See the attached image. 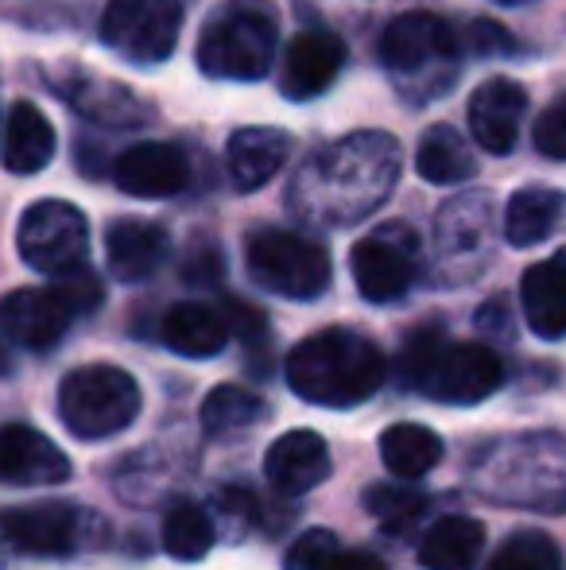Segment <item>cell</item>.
I'll return each mask as SVG.
<instances>
[{"label":"cell","instance_id":"17","mask_svg":"<svg viewBox=\"0 0 566 570\" xmlns=\"http://www.w3.org/2000/svg\"><path fill=\"white\" fill-rule=\"evenodd\" d=\"M113 179L132 198H171L190 183V164L175 144H137L117 156Z\"/></svg>","mask_w":566,"mask_h":570},{"label":"cell","instance_id":"4","mask_svg":"<svg viewBox=\"0 0 566 570\" xmlns=\"http://www.w3.org/2000/svg\"><path fill=\"white\" fill-rule=\"evenodd\" d=\"M380 59L404 98L427 101L450 90L461 67V39L443 16L404 12L380 36Z\"/></svg>","mask_w":566,"mask_h":570},{"label":"cell","instance_id":"19","mask_svg":"<svg viewBox=\"0 0 566 570\" xmlns=\"http://www.w3.org/2000/svg\"><path fill=\"white\" fill-rule=\"evenodd\" d=\"M54 90H59V98H67L82 117L101 120V125H113V128L143 125V114H148V109H143V101L137 98V94L125 90L121 82L86 75V70H78V67L62 70Z\"/></svg>","mask_w":566,"mask_h":570},{"label":"cell","instance_id":"10","mask_svg":"<svg viewBox=\"0 0 566 570\" xmlns=\"http://www.w3.org/2000/svg\"><path fill=\"white\" fill-rule=\"evenodd\" d=\"M16 245L28 268L43 272V276H70V272L86 268V253H90V222L78 206L59 203V198H43V203L28 206L20 218Z\"/></svg>","mask_w":566,"mask_h":570},{"label":"cell","instance_id":"26","mask_svg":"<svg viewBox=\"0 0 566 570\" xmlns=\"http://www.w3.org/2000/svg\"><path fill=\"white\" fill-rule=\"evenodd\" d=\"M563 195L559 190H547V187H528V190H516L505 206V240L516 248H528L539 245L555 233L563 218Z\"/></svg>","mask_w":566,"mask_h":570},{"label":"cell","instance_id":"33","mask_svg":"<svg viewBox=\"0 0 566 570\" xmlns=\"http://www.w3.org/2000/svg\"><path fill=\"white\" fill-rule=\"evenodd\" d=\"M485 570H563V556L552 535L524 528V532H513L500 543Z\"/></svg>","mask_w":566,"mask_h":570},{"label":"cell","instance_id":"20","mask_svg":"<svg viewBox=\"0 0 566 570\" xmlns=\"http://www.w3.org/2000/svg\"><path fill=\"white\" fill-rule=\"evenodd\" d=\"M287 156H291V136L268 125L237 128L226 148L229 175H234L237 190H257L265 183H272L284 171Z\"/></svg>","mask_w":566,"mask_h":570},{"label":"cell","instance_id":"3","mask_svg":"<svg viewBox=\"0 0 566 570\" xmlns=\"http://www.w3.org/2000/svg\"><path fill=\"white\" fill-rule=\"evenodd\" d=\"M400 381L438 404H481L500 389L505 365L481 342H454L446 326L427 323L400 350Z\"/></svg>","mask_w":566,"mask_h":570},{"label":"cell","instance_id":"11","mask_svg":"<svg viewBox=\"0 0 566 570\" xmlns=\"http://www.w3.org/2000/svg\"><path fill=\"white\" fill-rule=\"evenodd\" d=\"M182 31L179 0H109L101 16V39L121 59L156 67L167 62Z\"/></svg>","mask_w":566,"mask_h":570},{"label":"cell","instance_id":"12","mask_svg":"<svg viewBox=\"0 0 566 570\" xmlns=\"http://www.w3.org/2000/svg\"><path fill=\"white\" fill-rule=\"evenodd\" d=\"M357 292L369 303H396L411 292L419 276V237L404 222L373 229L349 253Z\"/></svg>","mask_w":566,"mask_h":570},{"label":"cell","instance_id":"28","mask_svg":"<svg viewBox=\"0 0 566 570\" xmlns=\"http://www.w3.org/2000/svg\"><path fill=\"white\" fill-rule=\"evenodd\" d=\"M380 458L388 473H396L400 481H416L443 462V439L424 423H393L380 435Z\"/></svg>","mask_w":566,"mask_h":570},{"label":"cell","instance_id":"36","mask_svg":"<svg viewBox=\"0 0 566 570\" xmlns=\"http://www.w3.org/2000/svg\"><path fill=\"white\" fill-rule=\"evenodd\" d=\"M532 140H536V148L547 159H566V94L539 114L536 128H532Z\"/></svg>","mask_w":566,"mask_h":570},{"label":"cell","instance_id":"39","mask_svg":"<svg viewBox=\"0 0 566 570\" xmlns=\"http://www.w3.org/2000/svg\"><path fill=\"white\" fill-rule=\"evenodd\" d=\"M257 497L252 493H245V489H221L218 493V509L226 512V517H237V520H245V524H252L257 520Z\"/></svg>","mask_w":566,"mask_h":570},{"label":"cell","instance_id":"5","mask_svg":"<svg viewBox=\"0 0 566 570\" xmlns=\"http://www.w3.org/2000/svg\"><path fill=\"white\" fill-rule=\"evenodd\" d=\"M280 55L276 16L257 0H226L198 36V67L218 82H257Z\"/></svg>","mask_w":566,"mask_h":570},{"label":"cell","instance_id":"27","mask_svg":"<svg viewBox=\"0 0 566 570\" xmlns=\"http://www.w3.org/2000/svg\"><path fill=\"white\" fill-rule=\"evenodd\" d=\"M416 171L435 187H450V183H466L477 171V159L458 128L430 125L416 148Z\"/></svg>","mask_w":566,"mask_h":570},{"label":"cell","instance_id":"32","mask_svg":"<svg viewBox=\"0 0 566 570\" xmlns=\"http://www.w3.org/2000/svg\"><path fill=\"white\" fill-rule=\"evenodd\" d=\"M489 198L485 195H474V198H458V203H450L443 210V218H438V245H443L446 256H461L469 245H477V240H485V233H489Z\"/></svg>","mask_w":566,"mask_h":570},{"label":"cell","instance_id":"34","mask_svg":"<svg viewBox=\"0 0 566 570\" xmlns=\"http://www.w3.org/2000/svg\"><path fill=\"white\" fill-rule=\"evenodd\" d=\"M338 551H341V543L334 540V532L315 528V532H302L299 540L291 543V551H287V559H284V570H330Z\"/></svg>","mask_w":566,"mask_h":570},{"label":"cell","instance_id":"30","mask_svg":"<svg viewBox=\"0 0 566 570\" xmlns=\"http://www.w3.org/2000/svg\"><path fill=\"white\" fill-rule=\"evenodd\" d=\"M214 540H218V532H214V520H210V512H206L202 504L182 501V504H175V509L167 512V520H163V551L171 559L198 563V559L210 556Z\"/></svg>","mask_w":566,"mask_h":570},{"label":"cell","instance_id":"31","mask_svg":"<svg viewBox=\"0 0 566 570\" xmlns=\"http://www.w3.org/2000/svg\"><path fill=\"white\" fill-rule=\"evenodd\" d=\"M430 497L419 489H408V481L400 485H369L365 489V509L373 520H380V528L393 535H404L416 528V520L427 512Z\"/></svg>","mask_w":566,"mask_h":570},{"label":"cell","instance_id":"7","mask_svg":"<svg viewBox=\"0 0 566 570\" xmlns=\"http://www.w3.org/2000/svg\"><path fill=\"white\" fill-rule=\"evenodd\" d=\"M245 264L265 292L284 295V299H315L330 284L326 248L291 229H252L245 240Z\"/></svg>","mask_w":566,"mask_h":570},{"label":"cell","instance_id":"37","mask_svg":"<svg viewBox=\"0 0 566 570\" xmlns=\"http://www.w3.org/2000/svg\"><path fill=\"white\" fill-rule=\"evenodd\" d=\"M221 318H226V326H229V334H237L241 342H265L268 338V323H265V311H257V307H249V303H241V299H226L221 303Z\"/></svg>","mask_w":566,"mask_h":570},{"label":"cell","instance_id":"29","mask_svg":"<svg viewBox=\"0 0 566 570\" xmlns=\"http://www.w3.org/2000/svg\"><path fill=\"white\" fill-rule=\"evenodd\" d=\"M268 415V404L245 384H221L206 396L202 404V431L210 439H229L241 435V431L257 428Z\"/></svg>","mask_w":566,"mask_h":570},{"label":"cell","instance_id":"14","mask_svg":"<svg viewBox=\"0 0 566 570\" xmlns=\"http://www.w3.org/2000/svg\"><path fill=\"white\" fill-rule=\"evenodd\" d=\"M346 67V43L341 36L326 28L299 31L291 43L284 47V70H280V90L291 101H310L334 86V78Z\"/></svg>","mask_w":566,"mask_h":570},{"label":"cell","instance_id":"16","mask_svg":"<svg viewBox=\"0 0 566 570\" xmlns=\"http://www.w3.org/2000/svg\"><path fill=\"white\" fill-rule=\"evenodd\" d=\"M70 478V458L36 428H0V481L4 485H59Z\"/></svg>","mask_w":566,"mask_h":570},{"label":"cell","instance_id":"8","mask_svg":"<svg viewBox=\"0 0 566 570\" xmlns=\"http://www.w3.org/2000/svg\"><path fill=\"white\" fill-rule=\"evenodd\" d=\"M489 493L520 509H566V439H516V446L493 451Z\"/></svg>","mask_w":566,"mask_h":570},{"label":"cell","instance_id":"9","mask_svg":"<svg viewBox=\"0 0 566 570\" xmlns=\"http://www.w3.org/2000/svg\"><path fill=\"white\" fill-rule=\"evenodd\" d=\"M98 528V517L62 501L28 504V509H0V570L23 556H75L86 543H93Z\"/></svg>","mask_w":566,"mask_h":570},{"label":"cell","instance_id":"18","mask_svg":"<svg viewBox=\"0 0 566 570\" xmlns=\"http://www.w3.org/2000/svg\"><path fill=\"white\" fill-rule=\"evenodd\" d=\"M265 473L272 481V489H280L284 497H299L307 489L322 485L326 473H330L326 439L315 435V431H287L268 446Z\"/></svg>","mask_w":566,"mask_h":570},{"label":"cell","instance_id":"21","mask_svg":"<svg viewBox=\"0 0 566 570\" xmlns=\"http://www.w3.org/2000/svg\"><path fill=\"white\" fill-rule=\"evenodd\" d=\"M520 299L532 334L547 342L566 338V248L524 272Z\"/></svg>","mask_w":566,"mask_h":570},{"label":"cell","instance_id":"2","mask_svg":"<svg viewBox=\"0 0 566 570\" xmlns=\"http://www.w3.org/2000/svg\"><path fill=\"white\" fill-rule=\"evenodd\" d=\"M385 353L357 331H318L287 353V384L299 400L318 407L365 404L385 384Z\"/></svg>","mask_w":566,"mask_h":570},{"label":"cell","instance_id":"41","mask_svg":"<svg viewBox=\"0 0 566 570\" xmlns=\"http://www.w3.org/2000/svg\"><path fill=\"white\" fill-rule=\"evenodd\" d=\"M500 4H528V0H500Z\"/></svg>","mask_w":566,"mask_h":570},{"label":"cell","instance_id":"35","mask_svg":"<svg viewBox=\"0 0 566 570\" xmlns=\"http://www.w3.org/2000/svg\"><path fill=\"white\" fill-rule=\"evenodd\" d=\"M226 276V253L214 240H195L182 256V279L195 287H218Z\"/></svg>","mask_w":566,"mask_h":570},{"label":"cell","instance_id":"25","mask_svg":"<svg viewBox=\"0 0 566 570\" xmlns=\"http://www.w3.org/2000/svg\"><path fill=\"white\" fill-rule=\"evenodd\" d=\"M485 548V528L469 517H443L419 543L424 570H474Z\"/></svg>","mask_w":566,"mask_h":570},{"label":"cell","instance_id":"23","mask_svg":"<svg viewBox=\"0 0 566 570\" xmlns=\"http://www.w3.org/2000/svg\"><path fill=\"white\" fill-rule=\"evenodd\" d=\"M159 338L179 357H214L226 350L229 326L218 307L206 303H175L159 323Z\"/></svg>","mask_w":566,"mask_h":570},{"label":"cell","instance_id":"42","mask_svg":"<svg viewBox=\"0 0 566 570\" xmlns=\"http://www.w3.org/2000/svg\"><path fill=\"white\" fill-rule=\"evenodd\" d=\"M0 368H8V361H4V357H0Z\"/></svg>","mask_w":566,"mask_h":570},{"label":"cell","instance_id":"6","mask_svg":"<svg viewBox=\"0 0 566 570\" xmlns=\"http://www.w3.org/2000/svg\"><path fill=\"white\" fill-rule=\"evenodd\" d=\"M140 412V384L117 365L70 368L59 384V415L70 435L109 439L125 431Z\"/></svg>","mask_w":566,"mask_h":570},{"label":"cell","instance_id":"24","mask_svg":"<svg viewBox=\"0 0 566 570\" xmlns=\"http://www.w3.org/2000/svg\"><path fill=\"white\" fill-rule=\"evenodd\" d=\"M54 156V128L28 101H16L4 125V167L16 175H36Z\"/></svg>","mask_w":566,"mask_h":570},{"label":"cell","instance_id":"38","mask_svg":"<svg viewBox=\"0 0 566 570\" xmlns=\"http://www.w3.org/2000/svg\"><path fill=\"white\" fill-rule=\"evenodd\" d=\"M458 39H461V47H469V51L481 55V59H489V55H508L516 47V39L493 20H474L466 36H458Z\"/></svg>","mask_w":566,"mask_h":570},{"label":"cell","instance_id":"40","mask_svg":"<svg viewBox=\"0 0 566 570\" xmlns=\"http://www.w3.org/2000/svg\"><path fill=\"white\" fill-rule=\"evenodd\" d=\"M330 570H388L385 563H380L377 556H369V551H338V559L330 563Z\"/></svg>","mask_w":566,"mask_h":570},{"label":"cell","instance_id":"15","mask_svg":"<svg viewBox=\"0 0 566 570\" xmlns=\"http://www.w3.org/2000/svg\"><path fill=\"white\" fill-rule=\"evenodd\" d=\"M524 114H528V94L513 78L481 82L469 98V132H474L477 148L493 151V156H508L516 148Z\"/></svg>","mask_w":566,"mask_h":570},{"label":"cell","instance_id":"13","mask_svg":"<svg viewBox=\"0 0 566 570\" xmlns=\"http://www.w3.org/2000/svg\"><path fill=\"white\" fill-rule=\"evenodd\" d=\"M75 307L59 287H20L0 299V334L20 350H51L75 326Z\"/></svg>","mask_w":566,"mask_h":570},{"label":"cell","instance_id":"22","mask_svg":"<svg viewBox=\"0 0 566 570\" xmlns=\"http://www.w3.org/2000/svg\"><path fill=\"white\" fill-rule=\"evenodd\" d=\"M167 256V233L156 222H140V218H121L113 222L106 233V261L109 272L125 284H137L148 279L151 272L163 264Z\"/></svg>","mask_w":566,"mask_h":570},{"label":"cell","instance_id":"1","mask_svg":"<svg viewBox=\"0 0 566 570\" xmlns=\"http://www.w3.org/2000/svg\"><path fill=\"white\" fill-rule=\"evenodd\" d=\"M400 179V144L388 132H354L299 167L291 210L315 226H349L373 214Z\"/></svg>","mask_w":566,"mask_h":570}]
</instances>
